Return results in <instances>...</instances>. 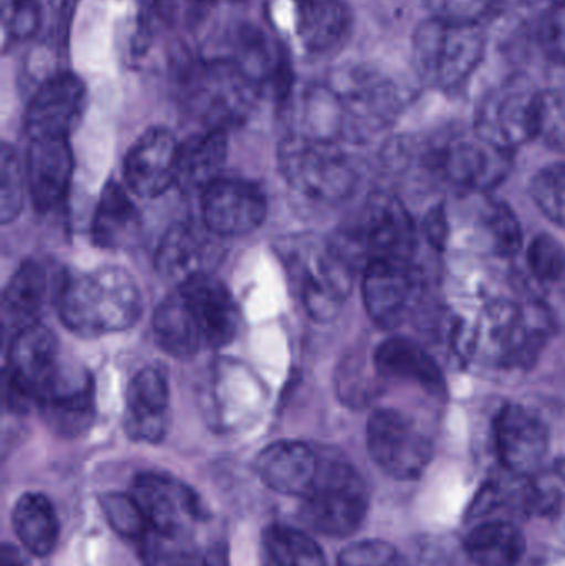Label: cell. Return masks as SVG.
Segmentation results:
<instances>
[{
  "label": "cell",
  "mask_w": 565,
  "mask_h": 566,
  "mask_svg": "<svg viewBox=\"0 0 565 566\" xmlns=\"http://www.w3.org/2000/svg\"><path fill=\"white\" fill-rule=\"evenodd\" d=\"M155 338L175 358L229 345L238 335L239 306L228 286L215 277L176 285L156 310Z\"/></svg>",
  "instance_id": "obj_1"
},
{
  "label": "cell",
  "mask_w": 565,
  "mask_h": 566,
  "mask_svg": "<svg viewBox=\"0 0 565 566\" xmlns=\"http://www.w3.org/2000/svg\"><path fill=\"white\" fill-rule=\"evenodd\" d=\"M56 306L70 332L95 338L132 328L142 315L143 298L128 272L102 268L69 275L60 283Z\"/></svg>",
  "instance_id": "obj_2"
},
{
  "label": "cell",
  "mask_w": 565,
  "mask_h": 566,
  "mask_svg": "<svg viewBox=\"0 0 565 566\" xmlns=\"http://www.w3.org/2000/svg\"><path fill=\"white\" fill-rule=\"evenodd\" d=\"M331 245L352 271H365L374 262H411L417 249V228L397 196L375 192Z\"/></svg>",
  "instance_id": "obj_3"
},
{
  "label": "cell",
  "mask_w": 565,
  "mask_h": 566,
  "mask_svg": "<svg viewBox=\"0 0 565 566\" xmlns=\"http://www.w3.org/2000/svg\"><path fill=\"white\" fill-rule=\"evenodd\" d=\"M553 332V313L543 303L498 302L484 312L464 346L483 353L494 366L526 369L537 361Z\"/></svg>",
  "instance_id": "obj_4"
},
{
  "label": "cell",
  "mask_w": 565,
  "mask_h": 566,
  "mask_svg": "<svg viewBox=\"0 0 565 566\" xmlns=\"http://www.w3.org/2000/svg\"><path fill=\"white\" fill-rule=\"evenodd\" d=\"M179 96L189 115L209 129H226L248 118L258 88L229 56L189 63L179 80Z\"/></svg>",
  "instance_id": "obj_5"
},
{
  "label": "cell",
  "mask_w": 565,
  "mask_h": 566,
  "mask_svg": "<svg viewBox=\"0 0 565 566\" xmlns=\"http://www.w3.org/2000/svg\"><path fill=\"white\" fill-rule=\"evenodd\" d=\"M486 53L481 23L423 20L415 30L414 60L418 75L431 88L454 92L474 75Z\"/></svg>",
  "instance_id": "obj_6"
},
{
  "label": "cell",
  "mask_w": 565,
  "mask_h": 566,
  "mask_svg": "<svg viewBox=\"0 0 565 566\" xmlns=\"http://www.w3.org/2000/svg\"><path fill=\"white\" fill-rule=\"evenodd\" d=\"M289 188L315 205H338L354 195L357 172L337 143L292 135L279 148Z\"/></svg>",
  "instance_id": "obj_7"
},
{
  "label": "cell",
  "mask_w": 565,
  "mask_h": 566,
  "mask_svg": "<svg viewBox=\"0 0 565 566\" xmlns=\"http://www.w3.org/2000/svg\"><path fill=\"white\" fill-rule=\"evenodd\" d=\"M301 521L327 537H350L364 524L370 492L360 472L341 458H322L314 489L302 499Z\"/></svg>",
  "instance_id": "obj_8"
},
{
  "label": "cell",
  "mask_w": 565,
  "mask_h": 566,
  "mask_svg": "<svg viewBox=\"0 0 565 566\" xmlns=\"http://www.w3.org/2000/svg\"><path fill=\"white\" fill-rule=\"evenodd\" d=\"M543 92L523 73L508 76L481 99L474 133L488 145L503 151L537 139Z\"/></svg>",
  "instance_id": "obj_9"
},
{
  "label": "cell",
  "mask_w": 565,
  "mask_h": 566,
  "mask_svg": "<svg viewBox=\"0 0 565 566\" xmlns=\"http://www.w3.org/2000/svg\"><path fill=\"white\" fill-rule=\"evenodd\" d=\"M281 255L305 310L322 322L334 318L350 293L354 271L332 249L331 242L318 244L307 238L292 239L282 245Z\"/></svg>",
  "instance_id": "obj_10"
},
{
  "label": "cell",
  "mask_w": 565,
  "mask_h": 566,
  "mask_svg": "<svg viewBox=\"0 0 565 566\" xmlns=\"http://www.w3.org/2000/svg\"><path fill=\"white\" fill-rule=\"evenodd\" d=\"M328 85L344 106L347 135L362 136L387 128L404 108L397 83L370 66H344L334 73Z\"/></svg>",
  "instance_id": "obj_11"
},
{
  "label": "cell",
  "mask_w": 565,
  "mask_h": 566,
  "mask_svg": "<svg viewBox=\"0 0 565 566\" xmlns=\"http://www.w3.org/2000/svg\"><path fill=\"white\" fill-rule=\"evenodd\" d=\"M60 366L59 342L40 323L13 333L6 366V401L12 411L27 412Z\"/></svg>",
  "instance_id": "obj_12"
},
{
  "label": "cell",
  "mask_w": 565,
  "mask_h": 566,
  "mask_svg": "<svg viewBox=\"0 0 565 566\" xmlns=\"http://www.w3.org/2000/svg\"><path fill=\"white\" fill-rule=\"evenodd\" d=\"M368 454L398 481L420 479L433 459V444L411 419L395 409H377L367 424Z\"/></svg>",
  "instance_id": "obj_13"
},
{
  "label": "cell",
  "mask_w": 565,
  "mask_h": 566,
  "mask_svg": "<svg viewBox=\"0 0 565 566\" xmlns=\"http://www.w3.org/2000/svg\"><path fill=\"white\" fill-rule=\"evenodd\" d=\"M425 165L431 175L460 191H490L511 169V153L483 139L450 138L430 146Z\"/></svg>",
  "instance_id": "obj_14"
},
{
  "label": "cell",
  "mask_w": 565,
  "mask_h": 566,
  "mask_svg": "<svg viewBox=\"0 0 565 566\" xmlns=\"http://www.w3.org/2000/svg\"><path fill=\"white\" fill-rule=\"evenodd\" d=\"M88 106L85 82L72 72H56L30 98L25 129L30 139H69Z\"/></svg>",
  "instance_id": "obj_15"
},
{
  "label": "cell",
  "mask_w": 565,
  "mask_h": 566,
  "mask_svg": "<svg viewBox=\"0 0 565 566\" xmlns=\"http://www.w3.org/2000/svg\"><path fill=\"white\" fill-rule=\"evenodd\" d=\"M129 494L138 502L149 528L158 537H181L205 515L195 491L171 475L151 472L138 475Z\"/></svg>",
  "instance_id": "obj_16"
},
{
  "label": "cell",
  "mask_w": 565,
  "mask_h": 566,
  "mask_svg": "<svg viewBox=\"0 0 565 566\" xmlns=\"http://www.w3.org/2000/svg\"><path fill=\"white\" fill-rule=\"evenodd\" d=\"M423 285L411 262L381 261L367 265L362 282L365 310L375 325L395 329L418 306Z\"/></svg>",
  "instance_id": "obj_17"
},
{
  "label": "cell",
  "mask_w": 565,
  "mask_h": 566,
  "mask_svg": "<svg viewBox=\"0 0 565 566\" xmlns=\"http://www.w3.org/2000/svg\"><path fill=\"white\" fill-rule=\"evenodd\" d=\"M36 406L55 434L79 438L95 419L93 376L82 366L60 363Z\"/></svg>",
  "instance_id": "obj_18"
},
{
  "label": "cell",
  "mask_w": 565,
  "mask_h": 566,
  "mask_svg": "<svg viewBox=\"0 0 565 566\" xmlns=\"http://www.w3.org/2000/svg\"><path fill=\"white\" fill-rule=\"evenodd\" d=\"M221 241L202 221L172 226L156 254L159 274L176 285L212 275L224 258Z\"/></svg>",
  "instance_id": "obj_19"
},
{
  "label": "cell",
  "mask_w": 565,
  "mask_h": 566,
  "mask_svg": "<svg viewBox=\"0 0 565 566\" xmlns=\"http://www.w3.org/2000/svg\"><path fill=\"white\" fill-rule=\"evenodd\" d=\"M202 222L219 238H238L261 228L268 199L254 182L222 176L201 196Z\"/></svg>",
  "instance_id": "obj_20"
},
{
  "label": "cell",
  "mask_w": 565,
  "mask_h": 566,
  "mask_svg": "<svg viewBox=\"0 0 565 566\" xmlns=\"http://www.w3.org/2000/svg\"><path fill=\"white\" fill-rule=\"evenodd\" d=\"M494 444L506 472L533 478L550 452V431L536 412L506 405L494 421Z\"/></svg>",
  "instance_id": "obj_21"
},
{
  "label": "cell",
  "mask_w": 565,
  "mask_h": 566,
  "mask_svg": "<svg viewBox=\"0 0 565 566\" xmlns=\"http://www.w3.org/2000/svg\"><path fill=\"white\" fill-rule=\"evenodd\" d=\"M179 145L169 129L156 126L143 133L125 159V181L139 198L165 195L176 185Z\"/></svg>",
  "instance_id": "obj_22"
},
{
  "label": "cell",
  "mask_w": 565,
  "mask_h": 566,
  "mask_svg": "<svg viewBox=\"0 0 565 566\" xmlns=\"http://www.w3.org/2000/svg\"><path fill=\"white\" fill-rule=\"evenodd\" d=\"M321 459L311 446L299 441H279L268 446L255 459L261 481L282 495L305 499L314 489Z\"/></svg>",
  "instance_id": "obj_23"
},
{
  "label": "cell",
  "mask_w": 565,
  "mask_h": 566,
  "mask_svg": "<svg viewBox=\"0 0 565 566\" xmlns=\"http://www.w3.org/2000/svg\"><path fill=\"white\" fill-rule=\"evenodd\" d=\"M72 172L69 139H30L25 158L27 189L36 211H52L65 199Z\"/></svg>",
  "instance_id": "obj_24"
},
{
  "label": "cell",
  "mask_w": 565,
  "mask_h": 566,
  "mask_svg": "<svg viewBox=\"0 0 565 566\" xmlns=\"http://www.w3.org/2000/svg\"><path fill=\"white\" fill-rule=\"evenodd\" d=\"M229 59L241 69L258 88L259 95L271 93L281 102H287L294 92V80L275 46L262 30L254 25L239 27L232 39Z\"/></svg>",
  "instance_id": "obj_25"
},
{
  "label": "cell",
  "mask_w": 565,
  "mask_h": 566,
  "mask_svg": "<svg viewBox=\"0 0 565 566\" xmlns=\"http://www.w3.org/2000/svg\"><path fill=\"white\" fill-rule=\"evenodd\" d=\"M169 385L159 368L136 373L126 391L125 426L136 441L158 442L168 426Z\"/></svg>",
  "instance_id": "obj_26"
},
{
  "label": "cell",
  "mask_w": 565,
  "mask_h": 566,
  "mask_svg": "<svg viewBox=\"0 0 565 566\" xmlns=\"http://www.w3.org/2000/svg\"><path fill=\"white\" fill-rule=\"evenodd\" d=\"M228 148L226 129L206 128L179 145L176 188L185 195H205L224 176Z\"/></svg>",
  "instance_id": "obj_27"
},
{
  "label": "cell",
  "mask_w": 565,
  "mask_h": 566,
  "mask_svg": "<svg viewBox=\"0 0 565 566\" xmlns=\"http://www.w3.org/2000/svg\"><path fill=\"white\" fill-rule=\"evenodd\" d=\"M375 371L381 379L415 382L428 391H443L444 378L440 366L414 339L391 336L374 353Z\"/></svg>",
  "instance_id": "obj_28"
},
{
  "label": "cell",
  "mask_w": 565,
  "mask_h": 566,
  "mask_svg": "<svg viewBox=\"0 0 565 566\" xmlns=\"http://www.w3.org/2000/svg\"><path fill=\"white\" fill-rule=\"evenodd\" d=\"M294 33L307 53L331 52L350 29L344 0H294Z\"/></svg>",
  "instance_id": "obj_29"
},
{
  "label": "cell",
  "mask_w": 565,
  "mask_h": 566,
  "mask_svg": "<svg viewBox=\"0 0 565 566\" xmlns=\"http://www.w3.org/2000/svg\"><path fill=\"white\" fill-rule=\"evenodd\" d=\"M139 232L142 216L128 191L118 182H108L93 214V242L108 251H122L136 244Z\"/></svg>",
  "instance_id": "obj_30"
},
{
  "label": "cell",
  "mask_w": 565,
  "mask_h": 566,
  "mask_svg": "<svg viewBox=\"0 0 565 566\" xmlns=\"http://www.w3.org/2000/svg\"><path fill=\"white\" fill-rule=\"evenodd\" d=\"M49 275L40 262L25 261L3 290V323L12 335L39 323L49 300Z\"/></svg>",
  "instance_id": "obj_31"
},
{
  "label": "cell",
  "mask_w": 565,
  "mask_h": 566,
  "mask_svg": "<svg viewBox=\"0 0 565 566\" xmlns=\"http://www.w3.org/2000/svg\"><path fill=\"white\" fill-rule=\"evenodd\" d=\"M464 551L477 566H516L526 554V538L513 521L491 518L467 535Z\"/></svg>",
  "instance_id": "obj_32"
},
{
  "label": "cell",
  "mask_w": 565,
  "mask_h": 566,
  "mask_svg": "<svg viewBox=\"0 0 565 566\" xmlns=\"http://www.w3.org/2000/svg\"><path fill=\"white\" fill-rule=\"evenodd\" d=\"M13 528L23 547L36 557L52 554L59 542V518L45 495L29 492L17 501Z\"/></svg>",
  "instance_id": "obj_33"
},
{
  "label": "cell",
  "mask_w": 565,
  "mask_h": 566,
  "mask_svg": "<svg viewBox=\"0 0 565 566\" xmlns=\"http://www.w3.org/2000/svg\"><path fill=\"white\" fill-rule=\"evenodd\" d=\"M269 566H327L324 552L304 532L274 525L264 535Z\"/></svg>",
  "instance_id": "obj_34"
},
{
  "label": "cell",
  "mask_w": 565,
  "mask_h": 566,
  "mask_svg": "<svg viewBox=\"0 0 565 566\" xmlns=\"http://www.w3.org/2000/svg\"><path fill=\"white\" fill-rule=\"evenodd\" d=\"M103 512L113 531L136 544L145 545V554L151 555L153 531L132 494H108L102 499Z\"/></svg>",
  "instance_id": "obj_35"
},
{
  "label": "cell",
  "mask_w": 565,
  "mask_h": 566,
  "mask_svg": "<svg viewBox=\"0 0 565 566\" xmlns=\"http://www.w3.org/2000/svg\"><path fill=\"white\" fill-rule=\"evenodd\" d=\"M27 189L25 165L12 146L3 143L0 153V221L10 224L19 218L25 201Z\"/></svg>",
  "instance_id": "obj_36"
},
{
  "label": "cell",
  "mask_w": 565,
  "mask_h": 566,
  "mask_svg": "<svg viewBox=\"0 0 565 566\" xmlns=\"http://www.w3.org/2000/svg\"><path fill=\"white\" fill-rule=\"evenodd\" d=\"M42 27L39 0H2V52L33 39Z\"/></svg>",
  "instance_id": "obj_37"
},
{
  "label": "cell",
  "mask_w": 565,
  "mask_h": 566,
  "mask_svg": "<svg viewBox=\"0 0 565 566\" xmlns=\"http://www.w3.org/2000/svg\"><path fill=\"white\" fill-rule=\"evenodd\" d=\"M531 196L540 211L565 229V165L547 166L531 182Z\"/></svg>",
  "instance_id": "obj_38"
},
{
  "label": "cell",
  "mask_w": 565,
  "mask_h": 566,
  "mask_svg": "<svg viewBox=\"0 0 565 566\" xmlns=\"http://www.w3.org/2000/svg\"><path fill=\"white\" fill-rule=\"evenodd\" d=\"M484 228L494 251L504 258L516 254L523 245V231L513 209L504 202H490L484 211Z\"/></svg>",
  "instance_id": "obj_39"
},
{
  "label": "cell",
  "mask_w": 565,
  "mask_h": 566,
  "mask_svg": "<svg viewBox=\"0 0 565 566\" xmlns=\"http://www.w3.org/2000/svg\"><path fill=\"white\" fill-rule=\"evenodd\" d=\"M531 274L541 283L557 285L565 281V248L551 235H540L527 249Z\"/></svg>",
  "instance_id": "obj_40"
},
{
  "label": "cell",
  "mask_w": 565,
  "mask_h": 566,
  "mask_svg": "<svg viewBox=\"0 0 565 566\" xmlns=\"http://www.w3.org/2000/svg\"><path fill=\"white\" fill-rule=\"evenodd\" d=\"M537 138L550 148L565 153V95L561 92H543L541 99Z\"/></svg>",
  "instance_id": "obj_41"
},
{
  "label": "cell",
  "mask_w": 565,
  "mask_h": 566,
  "mask_svg": "<svg viewBox=\"0 0 565 566\" xmlns=\"http://www.w3.org/2000/svg\"><path fill=\"white\" fill-rule=\"evenodd\" d=\"M537 43L550 62L565 66V2L553 3L541 17Z\"/></svg>",
  "instance_id": "obj_42"
},
{
  "label": "cell",
  "mask_w": 565,
  "mask_h": 566,
  "mask_svg": "<svg viewBox=\"0 0 565 566\" xmlns=\"http://www.w3.org/2000/svg\"><path fill=\"white\" fill-rule=\"evenodd\" d=\"M431 17L458 23H481L503 0H423Z\"/></svg>",
  "instance_id": "obj_43"
},
{
  "label": "cell",
  "mask_w": 565,
  "mask_h": 566,
  "mask_svg": "<svg viewBox=\"0 0 565 566\" xmlns=\"http://www.w3.org/2000/svg\"><path fill=\"white\" fill-rule=\"evenodd\" d=\"M337 566H408L397 548L387 542L365 541L342 552Z\"/></svg>",
  "instance_id": "obj_44"
},
{
  "label": "cell",
  "mask_w": 565,
  "mask_h": 566,
  "mask_svg": "<svg viewBox=\"0 0 565 566\" xmlns=\"http://www.w3.org/2000/svg\"><path fill=\"white\" fill-rule=\"evenodd\" d=\"M153 3L166 22L192 27L205 17L215 0H155Z\"/></svg>",
  "instance_id": "obj_45"
},
{
  "label": "cell",
  "mask_w": 565,
  "mask_h": 566,
  "mask_svg": "<svg viewBox=\"0 0 565 566\" xmlns=\"http://www.w3.org/2000/svg\"><path fill=\"white\" fill-rule=\"evenodd\" d=\"M423 234L433 248L443 249L448 238L447 212L443 208H435L428 212L423 222Z\"/></svg>",
  "instance_id": "obj_46"
},
{
  "label": "cell",
  "mask_w": 565,
  "mask_h": 566,
  "mask_svg": "<svg viewBox=\"0 0 565 566\" xmlns=\"http://www.w3.org/2000/svg\"><path fill=\"white\" fill-rule=\"evenodd\" d=\"M0 566H25L22 557L15 548L10 545H3L2 554H0Z\"/></svg>",
  "instance_id": "obj_47"
},
{
  "label": "cell",
  "mask_w": 565,
  "mask_h": 566,
  "mask_svg": "<svg viewBox=\"0 0 565 566\" xmlns=\"http://www.w3.org/2000/svg\"><path fill=\"white\" fill-rule=\"evenodd\" d=\"M565 2V0H553V3Z\"/></svg>",
  "instance_id": "obj_48"
},
{
  "label": "cell",
  "mask_w": 565,
  "mask_h": 566,
  "mask_svg": "<svg viewBox=\"0 0 565 566\" xmlns=\"http://www.w3.org/2000/svg\"><path fill=\"white\" fill-rule=\"evenodd\" d=\"M151 2H155V0H151Z\"/></svg>",
  "instance_id": "obj_49"
}]
</instances>
